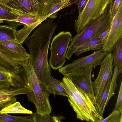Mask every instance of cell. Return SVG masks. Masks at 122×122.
<instances>
[{
  "mask_svg": "<svg viewBox=\"0 0 122 122\" xmlns=\"http://www.w3.org/2000/svg\"><path fill=\"white\" fill-rule=\"evenodd\" d=\"M56 27L53 19H47L24 41L29 49L36 76L40 81L46 85L51 76L48 60V49L51 38Z\"/></svg>",
  "mask_w": 122,
  "mask_h": 122,
  "instance_id": "cell-1",
  "label": "cell"
},
{
  "mask_svg": "<svg viewBox=\"0 0 122 122\" xmlns=\"http://www.w3.org/2000/svg\"><path fill=\"white\" fill-rule=\"evenodd\" d=\"M60 82L68 95V100L76 113L77 119L93 122H98L103 119L89 96L76 88L69 76L64 75Z\"/></svg>",
  "mask_w": 122,
  "mask_h": 122,
  "instance_id": "cell-2",
  "label": "cell"
},
{
  "mask_svg": "<svg viewBox=\"0 0 122 122\" xmlns=\"http://www.w3.org/2000/svg\"><path fill=\"white\" fill-rule=\"evenodd\" d=\"M26 78L25 86L28 92L26 94L29 101L33 103L36 112L43 115H50L52 108L49 99L50 94L47 85L38 79L34 70L30 57L22 62Z\"/></svg>",
  "mask_w": 122,
  "mask_h": 122,
  "instance_id": "cell-3",
  "label": "cell"
},
{
  "mask_svg": "<svg viewBox=\"0 0 122 122\" xmlns=\"http://www.w3.org/2000/svg\"><path fill=\"white\" fill-rule=\"evenodd\" d=\"M113 0H110L103 13L98 17L90 20L83 30L71 40L66 58L70 60L76 49L79 46L98 37L110 26L113 19L111 10Z\"/></svg>",
  "mask_w": 122,
  "mask_h": 122,
  "instance_id": "cell-4",
  "label": "cell"
},
{
  "mask_svg": "<svg viewBox=\"0 0 122 122\" xmlns=\"http://www.w3.org/2000/svg\"><path fill=\"white\" fill-rule=\"evenodd\" d=\"M61 2L60 0H11L4 6L18 16L30 13L43 17L48 15L52 8Z\"/></svg>",
  "mask_w": 122,
  "mask_h": 122,
  "instance_id": "cell-5",
  "label": "cell"
},
{
  "mask_svg": "<svg viewBox=\"0 0 122 122\" xmlns=\"http://www.w3.org/2000/svg\"><path fill=\"white\" fill-rule=\"evenodd\" d=\"M72 38V35L68 31L60 32L53 38L50 48L49 62L53 69H59L65 64L66 52Z\"/></svg>",
  "mask_w": 122,
  "mask_h": 122,
  "instance_id": "cell-6",
  "label": "cell"
},
{
  "mask_svg": "<svg viewBox=\"0 0 122 122\" xmlns=\"http://www.w3.org/2000/svg\"><path fill=\"white\" fill-rule=\"evenodd\" d=\"M110 0H88L75 22L74 27L79 33L91 20L102 14Z\"/></svg>",
  "mask_w": 122,
  "mask_h": 122,
  "instance_id": "cell-7",
  "label": "cell"
},
{
  "mask_svg": "<svg viewBox=\"0 0 122 122\" xmlns=\"http://www.w3.org/2000/svg\"><path fill=\"white\" fill-rule=\"evenodd\" d=\"M26 78L22 65L8 66L0 64V85L21 88L25 86Z\"/></svg>",
  "mask_w": 122,
  "mask_h": 122,
  "instance_id": "cell-8",
  "label": "cell"
},
{
  "mask_svg": "<svg viewBox=\"0 0 122 122\" xmlns=\"http://www.w3.org/2000/svg\"><path fill=\"white\" fill-rule=\"evenodd\" d=\"M113 49L97 51L88 56L73 61L71 63L59 69V71L65 75L87 66H93L95 67L100 65L102 59L107 54L112 52Z\"/></svg>",
  "mask_w": 122,
  "mask_h": 122,
  "instance_id": "cell-9",
  "label": "cell"
},
{
  "mask_svg": "<svg viewBox=\"0 0 122 122\" xmlns=\"http://www.w3.org/2000/svg\"><path fill=\"white\" fill-rule=\"evenodd\" d=\"M104 58L100 64V69L97 76L92 82L96 102L101 97L108 80L113 75V58L112 52L107 54Z\"/></svg>",
  "mask_w": 122,
  "mask_h": 122,
  "instance_id": "cell-10",
  "label": "cell"
},
{
  "mask_svg": "<svg viewBox=\"0 0 122 122\" xmlns=\"http://www.w3.org/2000/svg\"><path fill=\"white\" fill-rule=\"evenodd\" d=\"M93 66H86L65 75L69 76L76 88H80L90 97L95 105L96 100L92 86L91 75Z\"/></svg>",
  "mask_w": 122,
  "mask_h": 122,
  "instance_id": "cell-11",
  "label": "cell"
},
{
  "mask_svg": "<svg viewBox=\"0 0 122 122\" xmlns=\"http://www.w3.org/2000/svg\"><path fill=\"white\" fill-rule=\"evenodd\" d=\"M122 37V3L113 17L110 32L107 38L103 41L102 49H114L118 39Z\"/></svg>",
  "mask_w": 122,
  "mask_h": 122,
  "instance_id": "cell-12",
  "label": "cell"
},
{
  "mask_svg": "<svg viewBox=\"0 0 122 122\" xmlns=\"http://www.w3.org/2000/svg\"><path fill=\"white\" fill-rule=\"evenodd\" d=\"M120 73L117 66H114L113 73L111 78L108 80L102 95L95 105L97 111L103 117L106 107L110 98L115 94V91L117 85V80Z\"/></svg>",
  "mask_w": 122,
  "mask_h": 122,
  "instance_id": "cell-13",
  "label": "cell"
},
{
  "mask_svg": "<svg viewBox=\"0 0 122 122\" xmlns=\"http://www.w3.org/2000/svg\"><path fill=\"white\" fill-rule=\"evenodd\" d=\"M0 51L12 60L22 62L30 57V55L22 46L16 45L12 43L0 41Z\"/></svg>",
  "mask_w": 122,
  "mask_h": 122,
  "instance_id": "cell-14",
  "label": "cell"
},
{
  "mask_svg": "<svg viewBox=\"0 0 122 122\" xmlns=\"http://www.w3.org/2000/svg\"><path fill=\"white\" fill-rule=\"evenodd\" d=\"M27 87L18 88L4 85H0V107L3 108L16 102L17 96L26 94Z\"/></svg>",
  "mask_w": 122,
  "mask_h": 122,
  "instance_id": "cell-15",
  "label": "cell"
},
{
  "mask_svg": "<svg viewBox=\"0 0 122 122\" xmlns=\"http://www.w3.org/2000/svg\"><path fill=\"white\" fill-rule=\"evenodd\" d=\"M16 30L8 24L0 25V41L9 42L17 45L22 46L16 38Z\"/></svg>",
  "mask_w": 122,
  "mask_h": 122,
  "instance_id": "cell-16",
  "label": "cell"
},
{
  "mask_svg": "<svg viewBox=\"0 0 122 122\" xmlns=\"http://www.w3.org/2000/svg\"><path fill=\"white\" fill-rule=\"evenodd\" d=\"M49 14L42 17L40 19L34 23L28 25H24L22 29L16 30V38L21 44L23 43L25 40L28 37L31 32L38 26L46 20L49 16Z\"/></svg>",
  "mask_w": 122,
  "mask_h": 122,
  "instance_id": "cell-17",
  "label": "cell"
},
{
  "mask_svg": "<svg viewBox=\"0 0 122 122\" xmlns=\"http://www.w3.org/2000/svg\"><path fill=\"white\" fill-rule=\"evenodd\" d=\"M102 41L97 37L78 47L74 51V54L77 56L88 51L102 50Z\"/></svg>",
  "mask_w": 122,
  "mask_h": 122,
  "instance_id": "cell-18",
  "label": "cell"
},
{
  "mask_svg": "<svg viewBox=\"0 0 122 122\" xmlns=\"http://www.w3.org/2000/svg\"><path fill=\"white\" fill-rule=\"evenodd\" d=\"M47 87L50 93L53 94L54 97L56 95L68 97L67 94L61 85L60 81L51 76L49 80Z\"/></svg>",
  "mask_w": 122,
  "mask_h": 122,
  "instance_id": "cell-19",
  "label": "cell"
},
{
  "mask_svg": "<svg viewBox=\"0 0 122 122\" xmlns=\"http://www.w3.org/2000/svg\"><path fill=\"white\" fill-rule=\"evenodd\" d=\"M2 113H20L31 114L32 111L23 107L19 102H15L3 108L0 111Z\"/></svg>",
  "mask_w": 122,
  "mask_h": 122,
  "instance_id": "cell-20",
  "label": "cell"
},
{
  "mask_svg": "<svg viewBox=\"0 0 122 122\" xmlns=\"http://www.w3.org/2000/svg\"><path fill=\"white\" fill-rule=\"evenodd\" d=\"M112 55L113 58V66H116L122 73V37L118 40L113 51Z\"/></svg>",
  "mask_w": 122,
  "mask_h": 122,
  "instance_id": "cell-21",
  "label": "cell"
},
{
  "mask_svg": "<svg viewBox=\"0 0 122 122\" xmlns=\"http://www.w3.org/2000/svg\"><path fill=\"white\" fill-rule=\"evenodd\" d=\"M33 122H61L65 119V117L62 116L50 115H43L36 112L31 114Z\"/></svg>",
  "mask_w": 122,
  "mask_h": 122,
  "instance_id": "cell-22",
  "label": "cell"
},
{
  "mask_svg": "<svg viewBox=\"0 0 122 122\" xmlns=\"http://www.w3.org/2000/svg\"><path fill=\"white\" fill-rule=\"evenodd\" d=\"M42 17L35 14L27 13L19 16L15 19L8 20L19 22L27 26L36 22Z\"/></svg>",
  "mask_w": 122,
  "mask_h": 122,
  "instance_id": "cell-23",
  "label": "cell"
},
{
  "mask_svg": "<svg viewBox=\"0 0 122 122\" xmlns=\"http://www.w3.org/2000/svg\"><path fill=\"white\" fill-rule=\"evenodd\" d=\"M3 108L0 107V112ZM0 122H33L30 116V118L22 116L10 115L6 113H2L0 112Z\"/></svg>",
  "mask_w": 122,
  "mask_h": 122,
  "instance_id": "cell-24",
  "label": "cell"
},
{
  "mask_svg": "<svg viewBox=\"0 0 122 122\" xmlns=\"http://www.w3.org/2000/svg\"><path fill=\"white\" fill-rule=\"evenodd\" d=\"M18 16L7 8L0 4V19L3 20H14Z\"/></svg>",
  "mask_w": 122,
  "mask_h": 122,
  "instance_id": "cell-25",
  "label": "cell"
},
{
  "mask_svg": "<svg viewBox=\"0 0 122 122\" xmlns=\"http://www.w3.org/2000/svg\"><path fill=\"white\" fill-rule=\"evenodd\" d=\"M98 122H122V112L114 109L107 117Z\"/></svg>",
  "mask_w": 122,
  "mask_h": 122,
  "instance_id": "cell-26",
  "label": "cell"
},
{
  "mask_svg": "<svg viewBox=\"0 0 122 122\" xmlns=\"http://www.w3.org/2000/svg\"><path fill=\"white\" fill-rule=\"evenodd\" d=\"M22 62L14 61L7 57L0 51V64L8 66L22 65Z\"/></svg>",
  "mask_w": 122,
  "mask_h": 122,
  "instance_id": "cell-27",
  "label": "cell"
},
{
  "mask_svg": "<svg viewBox=\"0 0 122 122\" xmlns=\"http://www.w3.org/2000/svg\"><path fill=\"white\" fill-rule=\"evenodd\" d=\"M69 5L66 4L63 2H61L53 7L51 9L49 13L48 18L53 19L56 18L57 12L60 10L66 7Z\"/></svg>",
  "mask_w": 122,
  "mask_h": 122,
  "instance_id": "cell-28",
  "label": "cell"
},
{
  "mask_svg": "<svg viewBox=\"0 0 122 122\" xmlns=\"http://www.w3.org/2000/svg\"><path fill=\"white\" fill-rule=\"evenodd\" d=\"M115 109L122 112V81L121 82L119 90Z\"/></svg>",
  "mask_w": 122,
  "mask_h": 122,
  "instance_id": "cell-29",
  "label": "cell"
},
{
  "mask_svg": "<svg viewBox=\"0 0 122 122\" xmlns=\"http://www.w3.org/2000/svg\"><path fill=\"white\" fill-rule=\"evenodd\" d=\"M122 3V0H115L114 3H113L111 12V15L113 18Z\"/></svg>",
  "mask_w": 122,
  "mask_h": 122,
  "instance_id": "cell-30",
  "label": "cell"
},
{
  "mask_svg": "<svg viewBox=\"0 0 122 122\" xmlns=\"http://www.w3.org/2000/svg\"><path fill=\"white\" fill-rule=\"evenodd\" d=\"M88 0H78L76 4L77 5L79 13L85 6Z\"/></svg>",
  "mask_w": 122,
  "mask_h": 122,
  "instance_id": "cell-31",
  "label": "cell"
},
{
  "mask_svg": "<svg viewBox=\"0 0 122 122\" xmlns=\"http://www.w3.org/2000/svg\"><path fill=\"white\" fill-rule=\"evenodd\" d=\"M111 27V25L108 28L104 31L98 37L100 40L103 41L107 38L110 32Z\"/></svg>",
  "mask_w": 122,
  "mask_h": 122,
  "instance_id": "cell-32",
  "label": "cell"
},
{
  "mask_svg": "<svg viewBox=\"0 0 122 122\" xmlns=\"http://www.w3.org/2000/svg\"><path fill=\"white\" fill-rule=\"evenodd\" d=\"M11 0H0V4L4 6L8 4Z\"/></svg>",
  "mask_w": 122,
  "mask_h": 122,
  "instance_id": "cell-33",
  "label": "cell"
},
{
  "mask_svg": "<svg viewBox=\"0 0 122 122\" xmlns=\"http://www.w3.org/2000/svg\"><path fill=\"white\" fill-rule=\"evenodd\" d=\"M71 0H66V2L68 4H70L71 3Z\"/></svg>",
  "mask_w": 122,
  "mask_h": 122,
  "instance_id": "cell-34",
  "label": "cell"
},
{
  "mask_svg": "<svg viewBox=\"0 0 122 122\" xmlns=\"http://www.w3.org/2000/svg\"><path fill=\"white\" fill-rule=\"evenodd\" d=\"M4 21L3 20H1L0 19V23H3Z\"/></svg>",
  "mask_w": 122,
  "mask_h": 122,
  "instance_id": "cell-35",
  "label": "cell"
}]
</instances>
